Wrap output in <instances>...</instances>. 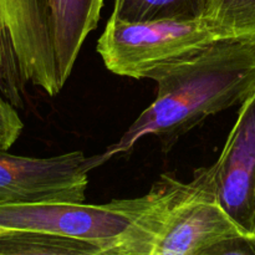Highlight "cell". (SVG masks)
<instances>
[{"label":"cell","mask_w":255,"mask_h":255,"mask_svg":"<svg viewBox=\"0 0 255 255\" xmlns=\"http://www.w3.org/2000/svg\"><path fill=\"white\" fill-rule=\"evenodd\" d=\"M60 84L69 80L82 44L97 27L104 0H46Z\"/></svg>","instance_id":"obj_8"},{"label":"cell","mask_w":255,"mask_h":255,"mask_svg":"<svg viewBox=\"0 0 255 255\" xmlns=\"http://www.w3.org/2000/svg\"><path fill=\"white\" fill-rule=\"evenodd\" d=\"M1 228V227H0ZM2 255H101L97 246L84 241L22 229H0Z\"/></svg>","instance_id":"obj_9"},{"label":"cell","mask_w":255,"mask_h":255,"mask_svg":"<svg viewBox=\"0 0 255 255\" xmlns=\"http://www.w3.org/2000/svg\"><path fill=\"white\" fill-rule=\"evenodd\" d=\"M6 21L30 84L55 96L62 89L52 44L46 0H0Z\"/></svg>","instance_id":"obj_7"},{"label":"cell","mask_w":255,"mask_h":255,"mask_svg":"<svg viewBox=\"0 0 255 255\" xmlns=\"http://www.w3.org/2000/svg\"><path fill=\"white\" fill-rule=\"evenodd\" d=\"M206 19L221 39L255 42V0H209Z\"/></svg>","instance_id":"obj_11"},{"label":"cell","mask_w":255,"mask_h":255,"mask_svg":"<svg viewBox=\"0 0 255 255\" xmlns=\"http://www.w3.org/2000/svg\"><path fill=\"white\" fill-rule=\"evenodd\" d=\"M0 229H1V228H0Z\"/></svg>","instance_id":"obj_15"},{"label":"cell","mask_w":255,"mask_h":255,"mask_svg":"<svg viewBox=\"0 0 255 255\" xmlns=\"http://www.w3.org/2000/svg\"><path fill=\"white\" fill-rule=\"evenodd\" d=\"M27 84L29 80L25 76L12 36L0 11V94L12 106L24 109Z\"/></svg>","instance_id":"obj_12"},{"label":"cell","mask_w":255,"mask_h":255,"mask_svg":"<svg viewBox=\"0 0 255 255\" xmlns=\"http://www.w3.org/2000/svg\"><path fill=\"white\" fill-rule=\"evenodd\" d=\"M255 255V232L244 233L214 246L207 255Z\"/></svg>","instance_id":"obj_14"},{"label":"cell","mask_w":255,"mask_h":255,"mask_svg":"<svg viewBox=\"0 0 255 255\" xmlns=\"http://www.w3.org/2000/svg\"><path fill=\"white\" fill-rule=\"evenodd\" d=\"M147 196L146 208L107 255H207L246 233L222 204L214 163L196 169L187 183L162 174Z\"/></svg>","instance_id":"obj_2"},{"label":"cell","mask_w":255,"mask_h":255,"mask_svg":"<svg viewBox=\"0 0 255 255\" xmlns=\"http://www.w3.org/2000/svg\"><path fill=\"white\" fill-rule=\"evenodd\" d=\"M86 162L81 151L36 158L0 149V207L85 202L90 172Z\"/></svg>","instance_id":"obj_5"},{"label":"cell","mask_w":255,"mask_h":255,"mask_svg":"<svg viewBox=\"0 0 255 255\" xmlns=\"http://www.w3.org/2000/svg\"><path fill=\"white\" fill-rule=\"evenodd\" d=\"M219 39L206 17L124 21L111 16L96 50L109 71L142 80Z\"/></svg>","instance_id":"obj_3"},{"label":"cell","mask_w":255,"mask_h":255,"mask_svg":"<svg viewBox=\"0 0 255 255\" xmlns=\"http://www.w3.org/2000/svg\"><path fill=\"white\" fill-rule=\"evenodd\" d=\"M151 80L157 84L156 100L116 143L87 158L89 171L131 151L149 134L172 146L207 117L243 104L255 92V42L219 39L156 72Z\"/></svg>","instance_id":"obj_1"},{"label":"cell","mask_w":255,"mask_h":255,"mask_svg":"<svg viewBox=\"0 0 255 255\" xmlns=\"http://www.w3.org/2000/svg\"><path fill=\"white\" fill-rule=\"evenodd\" d=\"M209 0H115L112 17L124 21L206 17Z\"/></svg>","instance_id":"obj_10"},{"label":"cell","mask_w":255,"mask_h":255,"mask_svg":"<svg viewBox=\"0 0 255 255\" xmlns=\"http://www.w3.org/2000/svg\"><path fill=\"white\" fill-rule=\"evenodd\" d=\"M24 124L16 111L0 94V149H9L21 134Z\"/></svg>","instance_id":"obj_13"},{"label":"cell","mask_w":255,"mask_h":255,"mask_svg":"<svg viewBox=\"0 0 255 255\" xmlns=\"http://www.w3.org/2000/svg\"><path fill=\"white\" fill-rule=\"evenodd\" d=\"M221 202L246 233L255 232V92L238 111L216 161Z\"/></svg>","instance_id":"obj_6"},{"label":"cell","mask_w":255,"mask_h":255,"mask_svg":"<svg viewBox=\"0 0 255 255\" xmlns=\"http://www.w3.org/2000/svg\"><path fill=\"white\" fill-rule=\"evenodd\" d=\"M148 196L114 199L105 204L52 202L0 207V227L54 234L95 244L101 255L126 232L146 208Z\"/></svg>","instance_id":"obj_4"}]
</instances>
